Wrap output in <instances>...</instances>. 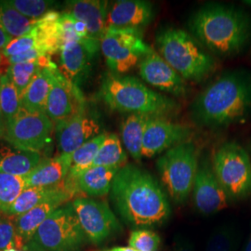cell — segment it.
Here are the masks:
<instances>
[{"label":"cell","mask_w":251,"mask_h":251,"mask_svg":"<svg viewBox=\"0 0 251 251\" xmlns=\"http://www.w3.org/2000/svg\"><path fill=\"white\" fill-rule=\"evenodd\" d=\"M137 251L133 250L132 248L130 247H116V248H112V249H109L106 251Z\"/></svg>","instance_id":"cell-43"},{"label":"cell","mask_w":251,"mask_h":251,"mask_svg":"<svg viewBox=\"0 0 251 251\" xmlns=\"http://www.w3.org/2000/svg\"><path fill=\"white\" fill-rule=\"evenodd\" d=\"M189 28L211 53L228 58L241 53L251 39V17L233 6L208 3L190 18Z\"/></svg>","instance_id":"cell-3"},{"label":"cell","mask_w":251,"mask_h":251,"mask_svg":"<svg viewBox=\"0 0 251 251\" xmlns=\"http://www.w3.org/2000/svg\"><path fill=\"white\" fill-rule=\"evenodd\" d=\"M54 128L53 122L45 112L21 107L17 115L7 123L4 139L18 150L40 152L52 142Z\"/></svg>","instance_id":"cell-9"},{"label":"cell","mask_w":251,"mask_h":251,"mask_svg":"<svg viewBox=\"0 0 251 251\" xmlns=\"http://www.w3.org/2000/svg\"><path fill=\"white\" fill-rule=\"evenodd\" d=\"M21 108V99L18 90L4 74L0 77V109L6 122H9L17 115Z\"/></svg>","instance_id":"cell-31"},{"label":"cell","mask_w":251,"mask_h":251,"mask_svg":"<svg viewBox=\"0 0 251 251\" xmlns=\"http://www.w3.org/2000/svg\"><path fill=\"white\" fill-rule=\"evenodd\" d=\"M126 162L127 155L118 135L107 133L95 156L92 167L121 169L127 164Z\"/></svg>","instance_id":"cell-28"},{"label":"cell","mask_w":251,"mask_h":251,"mask_svg":"<svg viewBox=\"0 0 251 251\" xmlns=\"http://www.w3.org/2000/svg\"><path fill=\"white\" fill-rule=\"evenodd\" d=\"M152 49L143 39L141 32L107 29L100 40V50L108 68L116 75L129 72Z\"/></svg>","instance_id":"cell-10"},{"label":"cell","mask_w":251,"mask_h":251,"mask_svg":"<svg viewBox=\"0 0 251 251\" xmlns=\"http://www.w3.org/2000/svg\"><path fill=\"white\" fill-rule=\"evenodd\" d=\"M159 55L186 81L204 80L216 68L215 58L184 30L167 28L156 36Z\"/></svg>","instance_id":"cell-5"},{"label":"cell","mask_w":251,"mask_h":251,"mask_svg":"<svg viewBox=\"0 0 251 251\" xmlns=\"http://www.w3.org/2000/svg\"><path fill=\"white\" fill-rule=\"evenodd\" d=\"M87 240L70 202L56 209L30 242L44 251H77Z\"/></svg>","instance_id":"cell-8"},{"label":"cell","mask_w":251,"mask_h":251,"mask_svg":"<svg viewBox=\"0 0 251 251\" xmlns=\"http://www.w3.org/2000/svg\"><path fill=\"white\" fill-rule=\"evenodd\" d=\"M243 3H245L247 6L251 7V0H245V1H243Z\"/></svg>","instance_id":"cell-46"},{"label":"cell","mask_w":251,"mask_h":251,"mask_svg":"<svg viewBox=\"0 0 251 251\" xmlns=\"http://www.w3.org/2000/svg\"><path fill=\"white\" fill-rule=\"evenodd\" d=\"M190 112L195 123L208 128L246 122L251 117V72L222 74L194 99Z\"/></svg>","instance_id":"cell-2"},{"label":"cell","mask_w":251,"mask_h":251,"mask_svg":"<svg viewBox=\"0 0 251 251\" xmlns=\"http://www.w3.org/2000/svg\"><path fill=\"white\" fill-rule=\"evenodd\" d=\"M244 251H251V235L249 241L247 243V245H246V247H245Z\"/></svg>","instance_id":"cell-45"},{"label":"cell","mask_w":251,"mask_h":251,"mask_svg":"<svg viewBox=\"0 0 251 251\" xmlns=\"http://www.w3.org/2000/svg\"><path fill=\"white\" fill-rule=\"evenodd\" d=\"M211 164L216 178L231 201L251 196V155L240 144H222L214 152Z\"/></svg>","instance_id":"cell-7"},{"label":"cell","mask_w":251,"mask_h":251,"mask_svg":"<svg viewBox=\"0 0 251 251\" xmlns=\"http://www.w3.org/2000/svg\"><path fill=\"white\" fill-rule=\"evenodd\" d=\"M107 132H102L97 137L93 138L88 143L83 144L75 152L72 153L71 157V167L67 179L75 180L84 171H87L92 167L95 156L99 151L100 145L103 143Z\"/></svg>","instance_id":"cell-29"},{"label":"cell","mask_w":251,"mask_h":251,"mask_svg":"<svg viewBox=\"0 0 251 251\" xmlns=\"http://www.w3.org/2000/svg\"><path fill=\"white\" fill-rule=\"evenodd\" d=\"M42 160L40 152L22 151L16 148L3 146L0 148V172L26 177Z\"/></svg>","instance_id":"cell-25"},{"label":"cell","mask_w":251,"mask_h":251,"mask_svg":"<svg viewBox=\"0 0 251 251\" xmlns=\"http://www.w3.org/2000/svg\"><path fill=\"white\" fill-rule=\"evenodd\" d=\"M87 106L80 90L59 68L54 72L53 83L47 100L45 113L53 123L75 116Z\"/></svg>","instance_id":"cell-14"},{"label":"cell","mask_w":251,"mask_h":251,"mask_svg":"<svg viewBox=\"0 0 251 251\" xmlns=\"http://www.w3.org/2000/svg\"></svg>","instance_id":"cell-49"},{"label":"cell","mask_w":251,"mask_h":251,"mask_svg":"<svg viewBox=\"0 0 251 251\" xmlns=\"http://www.w3.org/2000/svg\"><path fill=\"white\" fill-rule=\"evenodd\" d=\"M69 183V180L65 178L62 182L51 186L27 187L21 193L15 202L9 207L8 212L5 214L11 217L12 219H16L19 216L23 215L35 206H38L46 199L67 188Z\"/></svg>","instance_id":"cell-26"},{"label":"cell","mask_w":251,"mask_h":251,"mask_svg":"<svg viewBox=\"0 0 251 251\" xmlns=\"http://www.w3.org/2000/svg\"><path fill=\"white\" fill-rule=\"evenodd\" d=\"M68 13L78 21L83 22L88 28L91 38L99 40L107 31L109 2L101 0H74L67 2Z\"/></svg>","instance_id":"cell-20"},{"label":"cell","mask_w":251,"mask_h":251,"mask_svg":"<svg viewBox=\"0 0 251 251\" xmlns=\"http://www.w3.org/2000/svg\"><path fill=\"white\" fill-rule=\"evenodd\" d=\"M19 251V250H17V249H10V250H8V251Z\"/></svg>","instance_id":"cell-47"},{"label":"cell","mask_w":251,"mask_h":251,"mask_svg":"<svg viewBox=\"0 0 251 251\" xmlns=\"http://www.w3.org/2000/svg\"><path fill=\"white\" fill-rule=\"evenodd\" d=\"M200 152L191 141L178 144L156 160L162 182L172 200L182 204L188 199L199 166Z\"/></svg>","instance_id":"cell-6"},{"label":"cell","mask_w":251,"mask_h":251,"mask_svg":"<svg viewBox=\"0 0 251 251\" xmlns=\"http://www.w3.org/2000/svg\"><path fill=\"white\" fill-rule=\"evenodd\" d=\"M236 232L231 226L218 227L206 243V251H233L236 245Z\"/></svg>","instance_id":"cell-35"},{"label":"cell","mask_w":251,"mask_h":251,"mask_svg":"<svg viewBox=\"0 0 251 251\" xmlns=\"http://www.w3.org/2000/svg\"><path fill=\"white\" fill-rule=\"evenodd\" d=\"M67 179L70 182L67 188L64 189L59 194L46 199L41 204L35 206L26 213L14 219L20 241L25 246V248L33 238L38 227L42 225L56 209L67 203L72 202L74 198H76V195L79 193V191L77 190L75 183L73 180Z\"/></svg>","instance_id":"cell-18"},{"label":"cell","mask_w":251,"mask_h":251,"mask_svg":"<svg viewBox=\"0 0 251 251\" xmlns=\"http://www.w3.org/2000/svg\"><path fill=\"white\" fill-rule=\"evenodd\" d=\"M152 117L131 114L121 124V140L129 155L137 161L143 158V140L148 120Z\"/></svg>","instance_id":"cell-27"},{"label":"cell","mask_w":251,"mask_h":251,"mask_svg":"<svg viewBox=\"0 0 251 251\" xmlns=\"http://www.w3.org/2000/svg\"><path fill=\"white\" fill-rule=\"evenodd\" d=\"M72 205L90 242L100 244L122 230L117 216L105 201L79 197L73 200Z\"/></svg>","instance_id":"cell-11"},{"label":"cell","mask_w":251,"mask_h":251,"mask_svg":"<svg viewBox=\"0 0 251 251\" xmlns=\"http://www.w3.org/2000/svg\"><path fill=\"white\" fill-rule=\"evenodd\" d=\"M1 59H2V56H1V54H0V64H1ZM0 77H1V75H0Z\"/></svg>","instance_id":"cell-48"},{"label":"cell","mask_w":251,"mask_h":251,"mask_svg":"<svg viewBox=\"0 0 251 251\" xmlns=\"http://www.w3.org/2000/svg\"><path fill=\"white\" fill-rule=\"evenodd\" d=\"M36 23L37 20L25 17L7 1H0V26L9 36L15 38L27 35L36 27Z\"/></svg>","instance_id":"cell-30"},{"label":"cell","mask_w":251,"mask_h":251,"mask_svg":"<svg viewBox=\"0 0 251 251\" xmlns=\"http://www.w3.org/2000/svg\"><path fill=\"white\" fill-rule=\"evenodd\" d=\"M43 56H48L44 52H42L39 49L34 48L26 52L19 54L17 56H13L9 58V63L10 65L12 64H17V63H31L37 61L39 58ZM51 57V56H50Z\"/></svg>","instance_id":"cell-39"},{"label":"cell","mask_w":251,"mask_h":251,"mask_svg":"<svg viewBox=\"0 0 251 251\" xmlns=\"http://www.w3.org/2000/svg\"><path fill=\"white\" fill-rule=\"evenodd\" d=\"M7 2L25 17L36 21L42 18L53 5V2L46 0H8Z\"/></svg>","instance_id":"cell-36"},{"label":"cell","mask_w":251,"mask_h":251,"mask_svg":"<svg viewBox=\"0 0 251 251\" xmlns=\"http://www.w3.org/2000/svg\"><path fill=\"white\" fill-rule=\"evenodd\" d=\"M173 251H195V248L188 239L182 236H177L174 241Z\"/></svg>","instance_id":"cell-40"},{"label":"cell","mask_w":251,"mask_h":251,"mask_svg":"<svg viewBox=\"0 0 251 251\" xmlns=\"http://www.w3.org/2000/svg\"><path fill=\"white\" fill-rule=\"evenodd\" d=\"M12 36H9L5 30L0 26V50H3L6 48V46L12 40Z\"/></svg>","instance_id":"cell-41"},{"label":"cell","mask_w":251,"mask_h":251,"mask_svg":"<svg viewBox=\"0 0 251 251\" xmlns=\"http://www.w3.org/2000/svg\"><path fill=\"white\" fill-rule=\"evenodd\" d=\"M61 13L50 10L42 18L37 20L34 28L37 38V49L48 56L60 52L63 46V34L60 25Z\"/></svg>","instance_id":"cell-22"},{"label":"cell","mask_w":251,"mask_h":251,"mask_svg":"<svg viewBox=\"0 0 251 251\" xmlns=\"http://www.w3.org/2000/svg\"><path fill=\"white\" fill-rule=\"evenodd\" d=\"M58 66L42 68L36 74L21 98V107L29 111L45 112L47 100L53 83L54 72Z\"/></svg>","instance_id":"cell-24"},{"label":"cell","mask_w":251,"mask_h":251,"mask_svg":"<svg viewBox=\"0 0 251 251\" xmlns=\"http://www.w3.org/2000/svg\"><path fill=\"white\" fill-rule=\"evenodd\" d=\"M138 68L141 78L153 88L177 97L186 95L185 80L154 50L144 56Z\"/></svg>","instance_id":"cell-17"},{"label":"cell","mask_w":251,"mask_h":251,"mask_svg":"<svg viewBox=\"0 0 251 251\" xmlns=\"http://www.w3.org/2000/svg\"><path fill=\"white\" fill-rule=\"evenodd\" d=\"M6 128H7V122H6L4 116L1 112V109H0V137L1 138H4V135L6 132Z\"/></svg>","instance_id":"cell-42"},{"label":"cell","mask_w":251,"mask_h":251,"mask_svg":"<svg viewBox=\"0 0 251 251\" xmlns=\"http://www.w3.org/2000/svg\"><path fill=\"white\" fill-rule=\"evenodd\" d=\"M41 69L42 67L38 60L31 63H17L9 66L7 75L18 90L20 99L36 76V74Z\"/></svg>","instance_id":"cell-33"},{"label":"cell","mask_w":251,"mask_h":251,"mask_svg":"<svg viewBox=\"0 0 251 251\" xmlns=\"http://www.w3.org/2000/svg\"><path fill=\"white\" fill-rule=\"evenodd\" d=\"M120 169L92 167L84 171L76 179L75 183L81 194L89 197H104L112 188L113 180Z\"/></svg>","instance_id":"cell-23"},{"label":"cell","mask_w":251,"mask_h":251,"mask_svg":"<svg viewBox=\"0 0 251 251\" xmlns=\"http://www.w3.org/2000/svg\"><path fill=\"white\" fill-rule=\"evenodd\" d=\"M100 49V42L93 38L64 42L60 50L62 73L80 87L89 77L92 60Z\"/></svg>","instance_id":"cell-16"},{"label":"cell","mask_w":251,"mask_h":251,"mask_svg":"<svg viewBox=\"0 0 251 251\" xmlns=\"http://www.w3.org/2000/svg\"><path fill=\"white\" fill-rule=\"evenodd\" d=\"M192 193L195 207L202 215L216 214L231 202L216 178L212 164L206 159L199 162Z\"/></svg>","instance_id":"cell-15"},{"label":"cell","mask_w":251,"mask_h":251,"mask_svg":"<svg viewBox=\"0 0 251 251\" xmlns=\"http://www.w3.org/2000/svg\"><path fill=\"white\" fill-rule=\"evenodd\" d=\"M154 9L151 2L144 0H117L109 4L107 29L132 30L141 32L153 19Z\"/></svg>","instance_id":"cell-19"},{"label":"cell","mask_w":251,"mask_h":251,"mask_svg":"<svg viewBox=\"0 0 251 251\" xmlns=\"http://www.w3.org/2000/svg\"><path fill=\"white\" fill-rule=\"evenodd\" d=\"M54 133L60 152L72 154L83 144L102 132L98 117L86 106L75 116L56 123Z\"/></svg>","instance_id":"cell-12"},{"label":"cell","mask_w":251,"mask_h":251,"mask_svg":"<svg viewBox=\"0 0 251 251\" xmlns=\"http://www.w3.org/2000/svg\"><path fill=\"white\" fill-rule=\"evenodd\" d=\"M192 128L165 117H152L147 122L143 140V157L151 158L189 141Z\"/></svg>","instance_id":"cell-13"},{"label":"cell","mask_w":251,"mask_h":251,"mask_svg":"<svg viewBox=\"0 0 251 251\" xmlns=\"http://www.w3.org/2000/svg\"><path fill=\"white\" fill-rule=\"evenodd\" d=\"M100 96L111 110L129 115L164 117L179 108L173 100L157 93L138 78L113 73L103 78Z\"/></svg>","instance_id":"cell-4"},{"label":"cell","mask_w":251,"mask_h":251,"mask_svg":"<svg viewBox=\"0 0 251 251\" xmlns=\"http://www.w3.org/2000/svg\"><path fill=\"white\" fill-rule=\"evenodd\" d=\"M25 251H44L41 249H39L37 246L33 243L29 242L25 247Z\"/></svg>","instance_id":"cell-44"},{"label":"cell","mask_w":251,"mask_h":251,"mask_svg":"<svg viewBox=\"0 0 251 251\" xmlns=\"http://www.w3.org/2000/svg\"><path fill=\"white\" fill-rule=\"evenodd\" d=\"M25 188V178L0 172V212L7 213L9 207Z\"/></svg>","instance_id":"cell-32"},{"label":"cell","mask_w":251,"mask_h":251,"mask_svg":"<svg viewBox=\"0 0 251 251\" xmlns=\"http://www.w3.org/2000/svg\"><path fill=\"white\" fill-rule=\"evenodd\" d=\"M110 194L118 214L133 227L160 225L171 216L169 199L159 183L133 164L118 171Z\"/></svg>","instance_id":"cell-1"},{"label":"cell","mask_w":251,"mask_h":251,"mask_svg":"<svg viewBox=\"0 0 251 251\" xmlns=\"http://www.w3.org/2000/svg\"><path fill=\"white\" fill-rule=\"evenodd\" d=\"M37 47V38L34 29L27 35L12 38L6 48L2 50V55L6 58L17 56L19 54L26 52Z\"/></svg>","instance_id":"cell-38"},{"label":"cell","mask_w":251,"mask_h":251,"mask_svg":"<svg viewBox=\"0 0 251 251\" xmlns=\"http://www.w3.org/2000/svg\"><path fill=\"white\" fill-rule=\"evenodd\" d=\"M17 249L25 251V246L20 241L14 219L0 212V251Z\"/></svg>","instance_id":"cell-34"},{"label":"cell","mask_w":251,"mask_h":251,"mask_svg":"<svg viewBox=\"0 0 251 251\" xmlns=\"http://www.w3.org/2000/svg\"><path fill=\"white\" fill-rule=\"evenodd\" d=\"M160 244L159 235L147 229L132 231L128 239V247L137 251H157Z\"/></svg>","instance_id":"cell-37"},{"label":"cell","mask_w":251,"mask_h":251,"mask_svg":"<svg viewBox=\"0 0 251 251\" xmlns=\"http://www.w3.org/2000/svg\"><path fill=\"white\" fill-rule=\"evenodd\" d=\"M72 154L60 153L52 158L42 159L36 169L25 177L27 187H45L62 182L71 167Z\"/></svg>","instance_id":"cell-21"}]
</instances>
